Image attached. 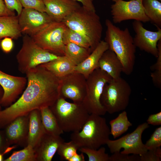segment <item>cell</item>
<instances>
[{"mask_svg": "<svg viewBox=\"0 0 161 161\" xmlns=\"http://www.w3.org/2000/svg\"><path fill=\"white\" fill-rule=\"evenodd\" d=\"M25 74L27 86L21 96L11 105L0 110V129L18 117L52 106L60 97V79L44 67L39 65Z\"/></svg>", "mask_w": 161, "mask_h": 161, "instance_id": "6da1fadb", "label": "cell"}, {"mask_svg": "<svg viewBox=\"0 0 161 161\" xmlns=\"http://www.w3.org/2000/svg\"><path fill=\"white\" fill-rule=\"evenodd\" d=\"M106 27L104 41L109 49L113 51L120 60L123 72L129 75L132 72L136 58V47L127 28L122 30L115 25L109 19L105 21Z\"/></svg>", "mask_w": 161, "mask_h": 161, "instance_id": "7a4b0ae2", "label": "cell"}, {"mask_svg": "<svg viewBox=\"0 0 161 161\" xmlns=\"http://www.w3.org/2000/svg\"><path fill=\"white\" fill-rule=\"evenodd\" d=\"M62 22L85 38L90 44L91 52L101 41L103 27L96 11L81 6Z\"/></svg>", "mask_w": 161, "mask_h": 161, "instance_id": "3957f363", "label": "cell"}, {"mask_svg": "<svg viewBox=\"0 0 161 161\" xmlns=\"http://www.w3.org/2000/svg\"><path fill=\"white\" fill-rule=\"evenodd\" d=\"M101 116L90 114L81 129L72 132L71 140L79 147L97 149L109 139L110 129Z\"/></svg>", "mask_w": 161, "mask_h": 161, "instance_id": "277c9868", "label": "cell"}, {"mask_svg": "<svg viewBox=\"0 0 161 161\" xmlns=\"http://www.w3.org/2000/svg\"><path fill=\"white\" fill-rule=\"evenodd\" d=\"M49 107L64 132L80 131L90 115L82 103L69 102L61 97Z\"/></svg>", "mask_w": 161, "mask_h": 161, "instance_id": "5b68a950", "label": "cell"}, {"mask_svg": "<svg viewBox=\"0 0 161 161\" xmlns=\"http://www.w3.org/2000/svg\"><path fill=\"white\" fill-rule=\"evenodd\" d=\"M131 93L129 83L121 77L112 78L104 87L100 102L110 114L123 111L129 105Z\"/></svg>", "mask_w": 161, "mask_h": 161, "instance_id": "8992f818", "label": "cell"}, {"mask_svg": "<svg viewBox=\"0 0 161 161\" xmlns=\"http://www.w3.org/2000/svg\"><path fill=\"white\" fill-rule=\"evenodd\" d=\"M59 56L42 49L31 37L24 35L16 59L19 71L25 74L30 70L56 59Z\"/></svg>", "mask_w": 161, "mask_h": 161, "instance_id": "52a82bcc", "label": "cell"}, {"mask_svg": "<svg viewBox=\"0 0 161 161\" xmlns=\"http://www.w3.org/2000/svg\"><path fill=\"white\" fill-rule=\"evenodd\" d=\"M112 79L99 68L94 70L86 78V94L82 103L89 114L102 116L106 114L100 102V97L104 86Z\"/></svg>", "mask_w": 161, "mask_h": 161, "instance_id": "ba28073f", "label": "cell"}, {"mask_svg": "<svg viewBox=\"0 0 161 161\" xmlns=\"http://www.w3.org/2000/svg\"><path fill=\"white\" fill-rule=\"evenodd\" d=\"M67 27L63 22L53 21L31 37L42 49L58 56L64 55L63 36Z\"/></svg>", "mask_w": 161, "mask_h": 161, "instance_id": "9c48e42d", "label": "cell"}, {"mask_svg": "<svg viewBox=\"0 0 161 161\" xmlns=\"http://www.w3.org/2000/svg\"><path fill=\"white\" fill-rule=\"evenodd\" d=\"M149 127V124L145 122L139 125L131 133L116 140L109 139L106 144L110 152L113 154L120 152L123 148V150L120 152L122 154L139 156L143 154L148 150L143 143L142 135Z\"/></svg>", "mask_w": 161, "mask_h": 161, "instance_id": "30bf717a", "label": "cell"}, {"mask_svg": "<svg viewBox=\"0 0 161 161\" xmlns=\"http://www.w3.org/2000/svg\"><path fill=\"white\" fill-rule=\"evenodd\" d=\"M143 0H118L111 7L113 22L120 23L126 20H133L146 23L149 19L145 13Z\"/></svg>", "mask_w": 161, "mask_h": 161, "instance_id": "8fae6325", "label": "cell"}, {"mask_svg": "<svg viewBox=\"0 0 161 161\" xmlns=\"http://www.w3.org/2000/svg\"><path fill=\"white\" fill-rule=\"evenodd\" d=\"M59 79L60 97L69 99L74 103H82L86 94V77L75 71Z\"/></svg>", "mask_w": 161, "mask_h": 161, "instance_id": "7c38bea8", "label": "cell"}, {"mask_svg": "<svg viewBox=\"0 0 161 161\" xmlns=\"http://www.w3.org/2000/svg\"><path fill=\"white\" fill-rule=\"evenodd\" d=\"M18 17L22 33L31 37L53 21L46 13L32 9L23 8Z\"/></svg>", "mask_w": 161, "mask_h": 161, "instance_id": "4fadbf2b", "label": "cell"}, {"mask_svg": "<svg viewBox=\"0 0 161 161\" xmlns=\"http://www.w3.org/2000/svg\"><path fill=\"white\" fill-rule=\"evenodd\" d=\"M132 27L135 34L133 41L136 47L157 58L158 55L157 44L161 39V29L153 31L145 29L142 22L134 21Z\"/></svg>", "mask_w": 161, "mask_h": 161, "instance_id": "5bb4252c", "label": "cell"}, {"mask_svg": "<svg viewBox=\"0 0 161 161\" xmlns=\"http://www.w3.org/2000/svg\"><path fill=\"white\" fill-rule=\"evenodd\" d=\"M26 78L12 75L0 70V85L4 90L2 107H7L15 102L27 83Z\"/></svg>", "mask_w": 161, "mask_h": 161, "instance_id": "9a60e30c", "label": "cell"}, {"mask_svg": "<svg viewBox=\"0 0 161 161\" xmlns=\"http://www.w3.org/2000/svg\"><path fill=\"white\" fill-rule=\"evenodd\" d=\"M29 115L16 118L4 129L7 140L10 145L25 147L27 145Z\"/></svg>", "mask_w": 161, "mask_h": 161, "instance_id": "2e32d148", "label": "cell"}, {"mask_svg": "<svg viewBox=\"0 0 161 161\" xmlns=\"http://www.w3.org/2000/svg\"><path fill=\"white\" fill-rule=\"evenodd\" d=\"M45 13L54 21L62 22L81 6L73 0H43Z\"/></svg>", "mask_w": 161, "mask_h": 161, "instance_id": "e0dca14e", "label": "cell"}, {"mask_svg": "<svg viewBox=\"0 0 161 161\" xmlns=\"http://www.w3.org/2000/svg\"><path fill=\"white\" fill-rule=\"evenodd\" d=\"M64 142L60 136L45 133L34 148L37 161H51L60 145Z\"/></svg>", "mask_w": 161, "mask_h": 161, "instance_id": "ac0fdd59", "label": "cell"}, {"mask_svg": "<svg viewBox=\"0 0 161 161\" xmlns=\"http://www.w3.org/2000/svg\"><path fill=\"white\" fill-rule=\"evenodd\" d=\"M109 49L108 44L101 41L89 55L81 63L75 66V71L83 74L86 78L98 68L99 60L103 53Z\"/></svg>", "mask_w": 161, "mask_h": 161, "instance_id": "d6986e66", "label": "cell"}, {"mask_svg": "<svg viewBox=\"0 0 161 161\" xmlns=\"http://www.w3.org/2000/svg\"><path fill=\"white\" fill-rule=\"evenodd\" d=\"M98 67L113 79L121 77L123 72V66L120 60L113 51L109 49L101 56Z\"/></svg>", "mask_w": 161, "mask_h": 161, "instance_id": "ffe728a7", "label": "cell"}, {"mask_svg": "<svg viewBox=\"0 0 161 161\" xmlns=\"http://www.w3.org/2000/svg\"><path fill=\"white\" fill-rule=\"evenodd\" d=\"M29 116L27 144L34 148L46 132L41 121L40 110L32 111Z\"/></svg>", "mask_w": 161, "mask_h": 161, "instance_id": "44dd1931", "label": "cell"}, {"mask_svg": "<svg viewBox=\"0 0 161 161\" xmlns=\"http://www.w3.org/2000/svg\"><path fill=\"white\" fill-rule=\"evenodd\" d=\"M60 78L75 71V66L65 55L40 65Z\"/></svg>", "mask_w": 161, "mask_h": 161, "instance_id": "7402d4cb", "label": "cell"}, {"mask_svg": "<svg viewBox=\"0 0 161 161\" xmlns=\"http://www.w3.org/2000/svg\"><path fill=\"white\" fill-rule=\"evenodd\" d=\"M18 16H0V39L10 37L17 39L21 36Z\"/></svg>", "mask_w": 161, "mask_h": 161, "instance_id": "603a6c76", "label": "cell"}, {"mask_svg": "<svg viewBox=\"0 0 161 161\" xmlns=\"http://www.w3.org/2000/svg\"><path fill=\"white\" fill-rule=\"evenodd\" d=\"M40 110L41 121L46 133L55 136H60L64 133L49 107L43 108Z\"/></svg>", "mask_w": 161, "mask_h": 161, "instance_id": "cb8c5ba5", "label": "cell"}, {"mask_svg": "<svg viewBox=\"0 0 161 161\" xmlns=\"http://www.w3.org/2000/svg\"><path fill=\"white\" fill-rule=\"evenodd\" d=\"M91 52L90 48L69 43L65 45L64 55L76 66L83 62Z\"/></svg>", "mask_w": 161, "mask_h": 161, "instance_id": "d4e9b609", "label": "cell"}, {"mask_svg": "<svg viewBox=\"0 0 161 161\" xmlns=\"http://www.w3.org/2000/svg\"><path fill=\"white\" fill-rule=\"evenodd\" d=\"M110 134L114 139L120 136L126 132L132 125L129 120L127 112L124 110L117 117L109 122Z\"/></svg>", "mask_w": 161, "mask_h": 161, "instance_id": "484cf974", "label": "cell"}, {"mask_svg": "<svg viewBox=\"0 0 161 161\" xmlns=\"http://www.w3.org/2000/svg\"><path fill=\"white\" fill-rule=\"evenodd\" d=\"M145 14L157 28L161 27V3L158 0H143Z\"/></svg>", "mask_w": 161, "mask_h": 161, "instance_id": "4316f807", "label": "cell"}, {"mask_svg": "<svg viewBox=\"0 0 161 161\" xmlns=\"http://www.w3.org/2000/svg\"><path fill=\"white\" fill-rule=\"evenodd\" d=\"M4 161H37L35 152L31 145H27L21 150L14 151Z\"/></svg>", "mask_w": 161, "mask_h": 161, "instance_id": "83f0119b", "label": "cell"}, {"mask_svg": "<svg viewBox=\"0 0 161 161\" xmlns=\"http://www.w3.org/2000/svg\"><path fill=\"white\" fill-rule=\"evenodd\" d=\"M63 41L65 45L72 43L85 48L90 49L89 43L82 35L67 27L63 34Z\"/></svg>", "mask_w": 161, "mask_h": 161, "instance_id": "f1b7e54d", "label": "cell"}, {"mask_svg": "<svg viewBox=\"0 0 161 161\" xmlns=\"http://www.w3.org/2000/svg\"><path fill=\"white\" fill-rule=\"evenodd\" d=\"M158 55L155 63L150 67L151 77L153 84L157 88H161V39L157 44Z\"/></svg>", "mask_w": 161, "mask_h": 161, "instance_id": "f546056e", "label": "cell"}, {"mask_svg": "<svg viewBox=\"0 0 161 161\" xmlns=\"http://www.w3.org/2000/svg\"><path fill=\"white\" fill-rule=\"evenodd\" d=\"M78 150L88 156L89 161H109V156L106 153L104 147H100L97 149L81 147Z\"/></svg>", "mask_w": 161, "mask_h": 161, "instance_id": "4dcf8cb0", "label": "cell"}, {"mask_svg": "<svg viewBox=\"0 0 161 161\" xmlns=\"http://www.w3.org/2000/svg\"><path fill=\"white\" fill-rule=\"evenodd\" d=\"M79 147L72 140L68 142H63L59 146L57 152L62 160L69 161L77 153Z\"/></svg>", "mask_w": 161, "mask_h": 161, "instance_id": "1f68e13d", "label": "cell"}, {"mask_svg": "<svg viewBox=\"0 0 161 161\" xmlns=\"http://www.w3.org/2000/svg\"><path fill=\"white\" fill-rule=\"evenodd\" d=\"M147 150H154L161 146V127L157 128L145 144Z\"/></svg>", "mask_w": 161, "mask_h": 161, "instance_id": "d6a6232c", "label": "cell"}, {"mask_svg": "<svg viewBox=\"0 0 161 161\" xmlns=\"http://www.w3.org/2000/svg\"><path fill=\"white\" fill-rule=\"evenodd\" d=\"M18 0L24 8L32 9L45 13L46 7L43 0Z\"/></svg>", "mask_w": 161, "mask_h": 161, "instance_id": "836d02e7", "label": "cell"}, {"mask_svg": "<svg viewBox=\"0 0 161 161\" xmlns=\"http://www.w3.org/2000/svg\"><path fill=\"white\" fill-rule=\"evenodd\" d=\"M109 161H140V156L133 154H129L121 153L120 152L113 153L109 156Z\"/></svg>", "mask_w": 161, "mask_h": 161, "instance_id": "e575fe53", "label": "cell"}, {"mask_svg": "<svg viewBox=\"0 0 161 161\" xmlns=\"http://www.w3.org/2000/svg\"><path fill=\"white\" fill-rule=\"evenodd\" d=\"M10 145L6 137L4 129L0 130V154L4 155L15 148L16 146L10 147Z\"/></svg>", "mask_w": 161, "mask_h": 161, "instance_id": "d590c367", "label": "cell"}, {"mask_svg": "<svg viewBox=\"0 0 161 161\" xmlns=\"http://www.w3.org/2000/svg\"><path fill=\"white\" fill-rule=\"evenodd\" d=\"M156 149L148 150L146 152L140 156V161H161V156L158 154Z\"/></svg>", "mask_w": 161, "mask_h": 161, "instance_id": "8d00e7d4", "label": "cell"}, {"mask_svg": "<svg viewBox=\"0 0 161 161\" xmlns=\"http://www.w3.org/2000/svg\"><path fill=\"white\" fill-rule=\"evenodd\" d=\"M7 8L10 10L16 11L18 16L21 13L22 7L18 0H4Z\"/></svg>", "mask_w": 161, "mask_h": 161, "instance_id": "74e56055", "label": "cell"}, {"mask_svg": "<svg viewBox=\"0 0 161 161\" xmlns=\"http://www.w3.org/2000/svg\"><path fill=\"white\" fill-rule=\"evenodd\" d=\"M13 43L12 39L10 37H5L1 40L0 47L2 50L5 53L10 52L13 48Z\"/></svg>", "mask_w": 161, "mask_h": 161, "instance_id": "f35d334b", "label": "cell"}, {"mask_svg": "<svg viewBox=\"0 0 161 161\" xmlns=\"http://www.w3.org/2000/svg\"><path fill=\"white\" fill-rule=\"evenodd\" d=\"M147 123L153 126H159L161 125V112L149 116L147 120Z\"/></svg>", "mask_w": 161, "mask_h": 161, "instance_id": "ab89813d", "label": "cell"}, {"mask_svg": "<svg viewBox=\"0 0 161 161\" xmlns=\"http://www.w3.org/2000/svg\"><path fill=\"white\" fill-rule=\"evenodd\" d=\"M15 15L14 11H12L7 8L4 0H0V16Z\"/></svg>", "mask_w": 161, "mask_h": 161, "instance_id": "60d3db41", "label": "cell"}, {"mask_svg": "<svg viewBox=\"0 0 161 161\" xmlns=\"http://www.w3.org/2000/svg\"><path fill=\"white\" fill-rule=\"evenodd\" d=\"M80 2L82 6L86 9L94 11H96L95 7L93 4L94 0H73Z\"/></svg>", "mask_w": 161, "mask_h": 161, "instance_id": "b9f144b4", "label": "cell"}, {"mask_svg": "<svg viewBox=\"0 0 161 161\" xmlns=\"http://www.w3.org/2000/svg\"><path fill=\"white\" fill-rule=\"evenodd\" d=\"M84 156L83 153L80 154L77 153L74 155L69 160V161H84Z\"/></svg>", "mask_w": 161, "mask_h": 161, "instance_id": "7bdbcfd3", "label": "cell"}, {"mask_svg": "<svg viewBox=\"0 0 161 161\" xmlns=\"http://www.w3.org/2000/svg\"><path fill=\"white\" fill-rule=\"evenodd\" d=\"M4 90L1 86L0 85V110L1 109V101L4 95Z\"/></svg>", "mask_w": 161, "mask_h": 161, "instance_id": "ee69618b", "label": "cell"}, {"mask_svg": "<svg viewBox=\"0 0 161 161\" xmlns=\"http://www.w3.org/2000/svg\"><path fill=\"white\" fill-rule=\"evenodd\" d=\"M3 155L2 154H0V161H4Z\"/></svg>", "mask_w": 161, "mask_h": 161, "instance_id": "f6af8a7d", "label": "cell"}, {"mask_svg": "<svg viewBox=\"0 0 161 161\" xmlns=\"http://www.w3.org/2000/svg\"><path fill=\"white\" fill-rule=\"evenodd\" d=\"M109 0L115 2L116 1H117L118 0Z\"/></svg>", "mask_w": 161, "mask_h": 161, "instance_id": "bcb514c9", "label": "cell"}, {"mask_svg": "<svg viewBox=\"0 0 161 161\" xmlns=\"http://www.w3.org/2000/svg\"><path fill=\"white\" fill-rule=\"evenodd\" d=\"M158 0V1H161V0Z\"/></svg>", "mask_w": 161, "mask_h": 161, "instance_id": "7dc6e473", "label": "cell"}, {"mask_svg": "<svg viewBox=\"0 0 161 161\" xmlns=\"http://www.w3.org/2000/svg\"><path fill=\"white\" fill-rule=\"evenodd\" d=\"M1 40L0 39V42H1Z\"/></svg>", "mask_w": 161, "mask_h": 161, "instance_id": "c3c4849f", "label": "cell"}]
</instances>
